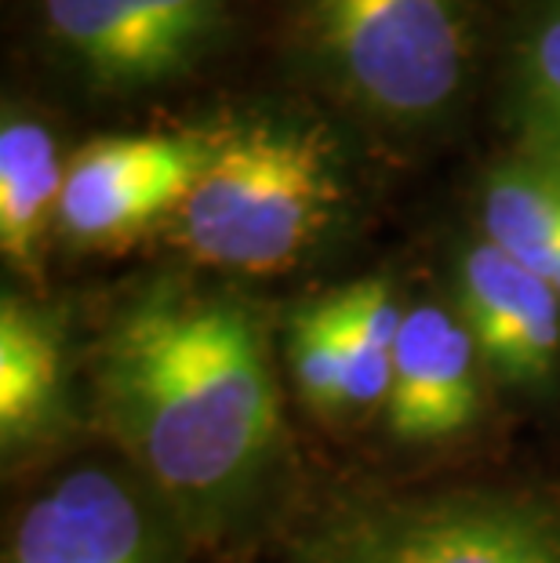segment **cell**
Instances as JSON below:
<instances>
[{
	"instance_id": "1",
	"label": "cell",
	"mask_w": 560,
	"mask_h": 563,
	"mask_svg": "<svg viewBox=\"0 0 560 563\" xmlns=\"http://www.w3.org/2000/svg\"><path fill=\"white\" fill-rule=\"evenodd\" d=\"M99 411L183 517L219 520L248 498L281 433L259 317L233 298L142 295L106 334Z\"/></svg>"
},
{
	"instance_id": "2",
	"label": "cell",
	"mask_w": 560,
	"mask_h": 563,
	"mask_svg": "<svg viewBox=\"0 0 560 563\" xmlns=\"http://www.w3.org/2000/svg\"><path fill=\"white\" fill-rule=\"evenodd\" d=\"M339 203L342 172L325 131L252 121L211 135L205 172L172 219L205 266L281 273L331 230Z\"/></svg>"
},
{
	"instance_id": "3",
	"label": "cell",
	"mask_w": 560,
	"mask_h": 563,
	"mask_svg": "<svg viewBox=\"0 0 560 563\" xmlns=\"http://www.w3.org/2000/svg\"><path fill=\"white\" fill-rule=\"evenodd\" d=\"M314 52L339 88L393 124L444 113L466 80L455 0H299Z\"/></svg>"
},
{
	"instance_id": "4",
	"label": "cell",
	"mask_w": 560,
	"mask_h": 563,
	"mask_svg": "<svg viewBox=\"0 0 560 563\" xmlns=\"http://www.w3.org/2000/svg\"><path fill=\"white\" fill-rule=\"evenodd\" d=\"M299 563H560V512L524 495H448L350 509Z\"/></svg>"
},
{
	"instance_id": "5",
	"label": "cell",
	"mask_w": 560,
	"mask_h": 563,
	"mask_svg": "<svg viewBox=\"0 0 560 563\" xmlns=\"http://www.w3.org/2000/svg\"><path fill=\"white\" fill-rule=\"evenodd\" d=\"M44 26L106 88H150L194 69L226 30V0H44Z\"/></svg>"
},
{
	"instance_id": "6",
	"label": "cell",
	"mask_w": 560,
	"mask_h": 563,
	"mask_svg": "<svg viewBox=\"0 0 560 563\" xmlns=\"http://www.w3.org/2000/svg\"><path fill=\"white\" fill-rule=\"evenodd\" d=\"M211 153V135L99 139L66 164L58 230L77 244H117L175 214Z\"/></svg>"
},
{
	"instance_id": "7",
	"label": "cell",
	"mask_w": 560,
	"mask_h": 563,
	"mask_svg": "<svg viewBox=\"0 0 560 563\" xmlns=\"http://www.w3.org/2000/svg\"><path fill=\"white\" fill-rule=\"evenodd\" d=\"M4 563H175V545L135 484L85 465L30 501Z\"/></svg>"
},
{
	"instance_id": "8",
	"label": "cell",
	"mask_w": 560,
	"mask_h": 563,
	"mask_svg": "<svg viewBox=\"0 0 560 563\" xmlns=\"http://www.w3.org/2000/svg\"><path fill=\"white\" fill-rule=\"evenodd\" d=\"M459 317L484 367L506 386L546 389L560 364V298L539 273L492 241H476L459 266Z\"/></svg>"
},
{
	"instance_id": "9",
	"label": "cell",
	"mask_w": 560,
	"mask_h": 563,
	"mask_svg": "<svg viewBox=\"0 0 560 563\" xmlns=\"http://www.w3.org/2000/svg\"><path fill=\"white\" fill-rule=\"evenodd\" d=\"M476 361L481 353L459 313L437 302L404 309L389 397L383 404L389 433L426 443L470 429L481 415Z\"/></svg>"
},
{
	"instance_id": "10",
	"label": "cell",
	"mask_w": 560,
	"mask_h": 563,
	"mask_svg": "<svg viewBox=\"0 0 560 563\" xmlns=\"http://www.w3.org/2000/svg\"><path fill=\"white\" fill-rule=\"evenodd\" d=\"M63 331L44 309L4 295L0 302V440L19 448L63 415Z\"/></svg>"
},
{
	"instance_id": "11",
	"label": "cell",
	"mask_w": 560,
	"mask_h": 563,
	"mask_svg": "<svg viewBox=\"0 0 560 563\" xmlns=\"http://www.w3.org/2000/svg\"><path fill=\"white\" fill-rule=\"evenodd\" d=\"M66 167L47 124L8 113L0 124V247L26 277L41 273L47 222L58 219Z\"/></svg>"
},
{
	"instance_id": "12",
	"label": "cell",
	"mask_w": 560,
	"mask_h": 563,
	"mask_svg": "<svg viewBox=\"0 0 560 563\" xmlns=\"http://www.w3.org/2000/svg\"><path fill=\"white\" fill-rule=\"evenodd\" d=\"M481 222L484 241L546 280L560 269V167L535 157L498 167L484 186Z\"/></svg>"
},
{
	"instance_id": "13",
	"label": "cell",
	"mask_w": 560,
	"mask_h": 563,
	"mask_svg": "<svg viewBox=\"0 0 560 563\" xmlns=\"http://www.w3.org/2000/svg\"><path fill=\"white\" fill-rule=\"evenodd\" d=\"M345 361L350 407H378L389 397L393 350L404 323V306L386 280H356L317 298Z\"/></svg>"
},
{
	"instance_id": "14",
	"label": "cell",
	"mask_w": 560,
	"mask_h": 563,
	"mask_svg": "<svg viewBox=\"0 0 560 563\" xmlns=\"http://www.w3.org/2000/svg\"><path fill=\"white\" fill-rule=\"evenodd\" d=\"M514 95L531 157L560 167V0L542 8L524 30Z\"/></svg>"
},
{
	"instance_id": "15",
	"label": "cell",
	"mask_w": 560,
	"mask_h": 563,
	"mask_svg": "<svg viewBox=\"0 0 560 563\" xmlns=\"http://www.w3.org/2000/svg\"><path fill=\"white\" fill-rule=\"evenodd\" d=\"M288 364L299 386V397L317 411H345L350 386H345V361L339 339L331 331L320 302L303 306L288 323Z\"/></svg>"
}]
</instances>
